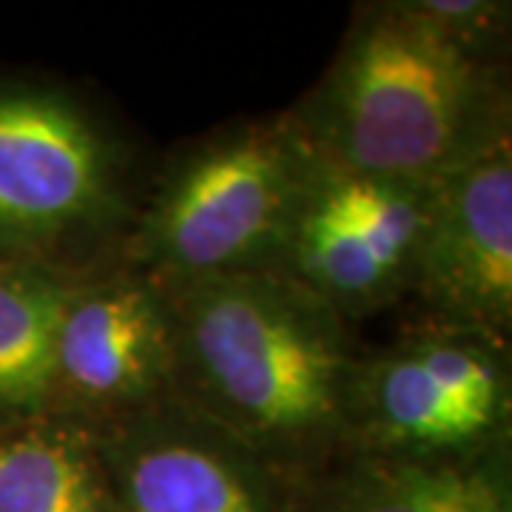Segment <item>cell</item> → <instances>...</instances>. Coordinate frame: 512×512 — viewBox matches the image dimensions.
<instances>
[{"mask_svg": "<svg viewBox=\"0 0 512 512\" xmlns=\"http://www.w3.org/2000/svg\"><path fill=\"white\" fill-rule=\"evenodd\" d=\"M171 399L291 484L350 453L365 348L345 316L279 271L168 288Z\"/></svg>", "mask_w": 512, "mask_h": 512, "instance_id": "1", "label": "cell"}, {"mask_svg": "<svg viewBox=\"0 0 512 512\" xmlns=\"http://www.w3.org/2000/svg\"><path fill=\"white\" fill-rule=\"evenodd\" d=\"M174 345L163 288L134 268L74 279L55 339L52 413L89 430L171 399Z\"/></svg>", "mask_w": 512, "mask_h": 512, "instance_id": "7", "label": "cell"}, {"mask_svg": "<svg viewBox=\"0 0 512 512\" xmlns=\"http://www.w3.org/2000/svg\"><path fill=\"white\" fill-rule=\"evenodd\" d=\"M0 512H114L94 430L40 416L3 436Z\"/></svg>", "mask_w": 512, "mask_h": 512, "instance_id": "11", "label": "cell"}, {"mask_svg": "<svg viewBox=\"0 0 512 512\" xmlns=\"http://www.w3.org/2000/svg\"><path fill=\"white\" fill-rule=\"evenodd\" d=\"M410 299L427 319L510 339L512 140L436 185Z\"/></svg>", "mask_w": 512, "mask_h": 512, "instance_id": "9", "label": "cell"}, {"mask_svg": "<svg viewBox=\"0 0 512 512\" xmlns=\"http://www.w3.org/2000/svg\"><path fill=\"white\" fill-rule=\"evenodd\" d=\"M114 148L57 89L0 92V245L40 256L117 220Z\"/></svg>", "mask_w": 512, "mask_h": 512, "instance_id": "6", "label": "cell"}, {"mask_svg": "<svg viewBox=\"0 0 512 512\" xmlns=\"http://www.w3.org/2000/svg\"><path fill=\"white\" fill-rule=\"evenodd\" d=\"M74 276L40 262L0 268V413L23 421L52 413L55 339Z\"/></svg>", "mask_w": 512, "mask_h": 512, "instance_id": "12", "label": "cell"}, {"mask_svg": "<svg viewBox=\"0 0 512 512\" xmlns=\"http://www.w3.org/2000/svg\"><path fill=\"white\" fill-rule=\"evenodd\" d=\"M313 151L291 114L222 128L183 151L131 234V265L157 288L274 271Z\"/></svg>", "mask_w": 512, "mask_h": 512, "instance_id": "3", "label": "cell"}, {"mask_svg": "<svg viewBox=\"0 0 512 512\" xmlns=\"http://www.w3.org/2000/svg\"><path fill=\"white\" fill-rule=\"evenodd\" d=\"M291 512H512L510 441L456 458L345 453L293 484Z\"/></svg>", "mask_w": 512, "mask_h": 512, "instance_id": "10", "label": "cell"}, {"mask_svg": "<svg viewBox=\"0 0 512 512\" xmlns=\"http://www.w3.org/2000/svg\"><path fill=\"white\" fill-rule=\"evenodd\" d=\"M510 376L507 339L419 316L362 353L350 453L456 458L507 444Z\"/></svg>", "mask_w": 512, "mask_h": 512, "instance_id": "4", "label": "cell"}, {"mask_svg": "<svg viewBox=\"0 0 512 512\" xmlns=\"http://www.w3.org/2000/svg\"><path fill=\"white\" fill-rule=\"evenodd\" d=\"M436 185L350 171L313 154L274 271L350 325L402 305Z\"/></svg>", "mask_w": 512, "mask_h": 512, "instance_id": "5", "label": "cell"}, {"mask_svg": "<svg viewBox=\"0 0 512 512\" xmlns=\"http://www.w3.org/2000/svg\"><path fill=\"white\" fill-rule=\"evenodd\" d=\"M495 55L453 35L421 0L370 3L288 114L328 163L436 185L510 143V94Z\"/></svg>", "mask_w": 512, "mask_h": 512, "instance_id": "2", "label": "cell"}, {"mask_svg": "<svg viewBox=\"0 0 512 512\" xmlns=\"http://www.w3.org/2000/svg\"><path fill=\"white\" fill-rule=\"evenodd\" d=\"M114 512H291L293 484L177 399L94 430Z\"/></svg>", "mask_w": 512, "mask_h": 512, "instance_id": "8", "label": "cell"}]
</instances>
